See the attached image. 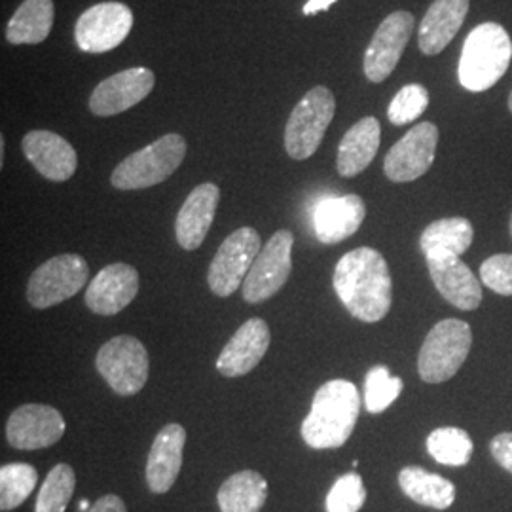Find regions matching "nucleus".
<instances>
[{
  "instance_id": "obj_1",
  "label": "nucleus",
  "mask_w": 512,
  "mask_h": 512,
  "mask_svg": "<svg viewBox=\"0 0 512 512\" xmlns=\"http://www.w3.org/2000/svg\"><path fill=\"white\" fill-rule=\"evenodd\" d=\"M334 291L346 310L363 323H378L391 310L393 283L384 255L359 247L342 256L334 268Z\"/></svg>"
},
{
  "instance_id": "obj_2",
  "label": "nucleus",
  "mask_w": 512,
  "mask_h": 512,
  "mask_svg": "<svg viewBox=\"0 0 512 512\" xmlns=\"http://www.w3.org/2000/svg\"><path fill=\"white\" fill-rule=\"evenodd\" d=\"M361 397L348 380H330L313 397L310 414L302 421L300 433L313 450L340 448L348 442L359 420Z\"/></svg>"
},
{
  "instance_id": "obj_3",
  "label": "nucleus",
  "mask_w": 512,
  "mask_h": 512,
  "mask_svg": "<svg viewBox=\"0 0 512 512\" xmlns=\"http://www.w3.org/2000/svg\"><path fill=\"white\" fill-rule=\"evenodd\" d=\"M512 59V40L499 23L475 27L463 44L459 59V84L469 92H486L507 73Z\"/></svg>"
},
{
  "instance_id": "obj_4",
  "label": "nucleus",
  "mask_w": 512,
  "mask_h": 512,
  "mask_svg": "<svg viewBox=\"0 0 512 512\" xmlns=\"http://www.w3.org/2000/svg\"><path fill=\"white\" fill-rule=\"evenodd\" d=\"M184 156L186 141L183 135L167 133L116 165L110 183L118 190H145L156 186L167 181L181 167Z\"/></svg>"
},
{
  "instance_id": "obj_5",
  "label": "nucleus",
  "mask_w": 512,
  "mask_h": 512,
  "mask_svg": "<svg viewBox=\"0 0 512 512\" xmlns=\"http://www.w3.org/2000/svg\"><path fill=\"white\" fill-rule=\"evenodd\" d=\"M473 346V330L461 319H442L429 330L418 355V372L425 384L454 378Z\"/></svg>"
},
{
  "instance_id": "obj_6",
  "label": "nucleus",
  "mask_w": 512,
  "mask_h": 512,
  "mask_svg": "<svg viewBox=\"0 0 512 512\" xmlns=\"http://www.w3.org/2000/svg\"><path fill=\"white\" fill-rule=\"evenodd\" d=\"M334 112L336 99L327 86H315L296 103L285 126V150L293 160H308L317 152Z\"/></svg>"
},
{
  "instance_id": "obj_7",
  "label": "nucleus",
  "mask_w": 512,
  "mask_h": 512,
  "mask_svg": "<svg viewBox=\"0 0 512 512\" xmlns=\"http://www.w3.org/2000/svg\"><path fill=\"white\" fill-rule=\"evenodd\" d=\"M95 368L116 395H137L148 382L147 348L135 336H114L97 351Z\"/></svg>"
},
{
  "instance_id": "obj_8",
  "label": "nucleus",
  "mask_w": 512,
  "mask_h": 512,
  "mask_svg": "<svg viewBox=\"0 0 512 512\" xmlns=\"http://www.w3.org/2000/svg\"><path fill=\"white\" fill-rule=\"evenodd\" d=\"M90 277V266L80 255H59L40 264L27 283V300L37 310H48L80 293Z\"/></svg>"
},
{
  "instance_id": "obj_9",
  "label": "nucleus",
  "mask_w": 512,
  "mask_h": 512,
  "mask_svg": "<svg viewBox=\"0 0 512 512\" xmlns=\"http://www.w3.org/2000/svg\"><path fill=\"white\" fill-rule=\"evenodd\" d=\"M262 238L251 226H243L222 241L215 258L211 260L207 283L217 296H230L243 287L256 256L262 251Z\"/></svg>"
},
{
  "instance_id": "obj_10",
  "label": "nucleus",
  "mask_w": 512,
  "mask_h": 512,
  "mask_svg": "<svg viewBox=\"0 0 512 512\" xmlns=\"http://www.w3.org/2000/svg\"><path fill=\"white\" fill-rule=\"evenodd\" d=\"M294 236L289 230L275 232L243 281L241 293L249 304H260L283 289L293 270Z\"/></svg>"
},
{
  "instance_id": "obj_11",
  "label": "nucleus",
  "mask_w": 512,
  "mask_h": 512,
  "mask_svg": "<svg viewBox=\"0 0 512 512\" xmlns=\"http://www.w3.org/2000/svg\"><path fill=\"white\" fill-rule=\"evenodd\" d=\"M133 12L124 2H99L74 25V40L86 54H105L118 48L131 33Z\"/></svg>"
},
{
  "instance_id": "obj_12",
  "label": "nucleus",
  "mask_w": 512,
  "mask_h": 512,
  "mask_svg": "<svg viewBox=\"0 0 512 512\" xmlns=\"http://www.w3.org/2000/svg\"><path fill=\"white\" fill-rule=\"evenodd\" d=\"M437 145L439 128L435 124L421 122L414 126L387 152L384 160L385 177L393 183L418 181L435 162Z\"/></svg>"
},
{
  "instance_id": "obj_13",
  "label": "nucleus",
  "mask_w": 512,
  "mask_h": 512,
  "mask_svg": "<svg viewBox=\"0 0 512 512\" xmlns=\"http://www.w3.org/2000/svg\"><path fill=\"white\" fill-rule=\"evenodd\" d=\"M416 19L410 12H393L380 23L365 52L366 78L374 84L384 82L399 65L406 44L414 33Z\"/></svg>"
},
{
  "instance_id": "obj_14",
  "label": "nucleus",
  "mask_w": 512,
  "mask_h": 512,
  "mask_svg": "<svg viewBox=\"0 0 512 512\" xmlns=\"http://www.w3.org/2000/svg\"><path fill=\"white\" fill-rule=\"evenodd\" d=\"M65 435V420L48 404H23L6 421V439L16 450L50 448Z\"/></svg>"
},
{
  "instance_id": "obj_15",
  "label": "nucleus",
  "mask_w": 512,
  "mask_h": 512,
  "mask_svg": "<svg viewBox=\"0 0 512 512\" xmlns=\"http://www.w3.org/2000/svg\"><path fill=\"white\" fill-rule=\"evenodd\" d=\"M156 76L147 67H133L105 78L90 95V110L95 116H116L133 109L150 95Z\"/></svg>"
},
{
  "instance_id": "obj_16",
  "label": "nucleus",
  "mask_w": 512,
  "mask_h": 512,
  "mask_svg": "<svg viewBox=\"0 0 512 512\" xmlns=\"http://www.w3.org/2000/svg\"><path fill=\"white\" fill-rule=\"evenodd\" d=\"M425 262L437 291L448 304L463 311H473L480 306V279L459 256L429 253L425 255Z\"/></svg>"
},
{
  "instance_id": "obj_17",
  "label": "nucleus",
  "mask_w": 512,
  "mask_h": 512,
  "mask_svg": "<svg viewBox=\"0 0 512 512\" xmlns=\"http://www.w3.org/2000/svg\"><path fill=\"white\" fill-rule=\"evenodd\" d=\"M139 293V272L126 262L105 266L86 289V306L103 317L126 310Z\"/></svg>"
},
{
  "instance_id": "obj_18",
  "label": "nucleus",
  "mask_w": 512,
  "mask_h": 512,
  "mask_svg": "<svg viewBox=\"0 0 512 512\" xmlns=\"http://www.w3.org/2000/svg\"><path fill=\"white\" fill-rule=\"evenodd\" d=\"M21 148L25 158L48 181L65 183L76 173V150L67 139H63L54 131H29L21 141Z\"/></svg>"
},
{
  "instance_id": "obj_19",
  "label": "nucleus",
  "mask_w": 512,
  "mask_h": 512,
  "mask_svg": "<svg viewBox=\"0 0 512 512\" xmlns=\"http://www.w3.org/2000/svg\"><path fill=\"white\" fill-rule=\"evenodd\" d=\"M270 340V327L264 319L253 317L245 321L220 351L217 370L226 378L249 374L264 359L270 348Z\"/></svg>"
},
{
  "instance_id": "obj_20",
  "label": "nucleus",
  "mask_w": 512,
  "mask_h": 512,
  "mask_svg": "<svg viewBox=\"0 0 512 512\" xmlns=\"http://www.w3.org/2000/svg\"><path fill=\"white\" fill-rule=\"evenodd\" d=\"M365 217L366 205L361 196H329L313 207V230L321 243L334 245L351 238Z\"/></svg>"
},
{
  "instance_id": "obj_21",
  "label": "nucleus",
  "mask_w": 512,
  "mask_h": 512,
  "mask_svg": "<svg viewBox=\"0 0 512 512\" xmlns=\"http://www.w3.org/2000/svg\"><path fill=\"white\" fill-rule=\"evenodd\" d=\"M186 429L179 423H169L156 435L147 459V484L152 494H167L183 467Z\"/></svg>"
},
{
  "instance_id": "obj_22",
  "label": "nucleus",
  "mask_w": 512,
  "mask_h": 512,
  "mask_svg": "<svg viewBox=\"0 0 512 512\" xmlns=\"http://www.w3.org/2000/svg\"><path fill=\"white\" fill-rule=\"evenodd\" d=\"M219 200V186L213 183L198 184L184 200L175 220V236L184 251H196L205 241L217 215Z\"/></svg>"
},
{
  "instance_id": "obj_23",
  "label": "nucleus",
  "mask_w": 512,
  "mask_h": 512,
  "mask_svg": "<svg viewBox=\"0 0 512 512\" xmlns=\"http://www.w3.org/2000/svg\"><path fill=\"white\" fill-rule=\"evenodd\" d=\"M469 12V0H435L423 16L418 44L425 55H437L458 35Z\"/></svg>"
},
{
  "instance_id": "obj_24",
  "label": "nucleus",
  "mask_w": 512,
  "mask_h": 512,
  "mask_svg": "<svg viewBox=\"0 0 512 512\" xmlns=\"http://www.w3.org/2000/svg\"><path fill=\"white\" fill-rule=\"evenodd\" d=\"M380 139H382V128L374 116H366L357 124H353L338 147V156H336L338 173L346 179L363 173L376 158Z\"/></svg>"
},
{
  "instance_id": "obj_25",
  "label": "nucleus",
  "mask_w": 512,
  "mask_h": 512,
  "mask_svg": "<svg viewBox=\"0 0 512 512\" xmlns=\"http://www.w3.org/2000/svg\"><path fill=\"white\" fill-rule=\"evenodd\" d=\"M399 486L414 503L437 511L450 509L456 501V486L444 476L429 473L418 465L404 467L399 473Z\"/></svg>"
},
{
  "instance_id": "obj_26",
  "label": "nucleus",
  "mask_w": 512,
  "mask_h": 512,
  "mask_svg": "<svg viewBox=\"0 0 512 512\" xmlns=\"http://www.w3.org/2000/svg\"><path fill=\"white\" fill-rule=\"evenodd\" d=\"M54 0H23L8 21L6 40L14 46L40 44L50 37L54 27Z\"/></svg>"
},
{
  "instance_id": "obj_27",
  "label": "nucleus",
  "mask_w": 512,
  "mask_h": 512,
  "mask_svg": "<svg viewBox=\"0 0 512 512\" xmlns=\"http://www.w3.org/2000/svg\"><path fill=\"white\" fill-rule=\"evenodd\" d=\"M268 499V482L256 471H239L224 480L217 501L220 512H258Z\"/></svg>"
},
{
  "instance_id": "obj_28",
  "label": "nucleus",
  "mask_w": 512,
  "mask_h": 512,
  "mask_svg": "<svg viewBox=\"0 0 512 512\" xmlns=\"http://www.w3.org/2000/svg\"><path fill=\"white\" fill-rule=\"evenodd\" d=\"M475 238V228L471 220L463 217H450L431 222L420 238L423 255L429 253H448V255H465Z\"/></svg>"
},
{
  "instance_id": "obj_29",
  "label": "nucleus",
  "mask_w": 512,
  "mask_h": 512,
  "mask_svg": "<svg viewBox=\"0 0 512 512\" xmlns=\"http://www.w3.org/2000/svg\"><path fill=\"white\" fill-rule=\"evenodd\" d=\"M475 450L473 439L459 427H439L427 437V452L440 465L463 467Z\"/></svg>"
},
{
  "instance_id": "obj_30",
  "label": "nucleus",
  "mask_w": 512,
  "mask_h": 512,
  "mask_svg": "<svg viewBox=\"0 0 512 512\" xmlns=\"http://www.w3.org/2000/svg\"><path fill=\"white\" fill-rule=\"evenodd\" d=\"M37 469L29 463H8L0 467V511L18 509L37 488Z\"/></svg>"
},
{
  "instance_id": "obj_31",
  "label": "nucleus",
  "mask_w": 512,
  "mask_h": 512,
  "mask_svg": "<svg viewBox=\"0 0 512 512\" xmlns=\"http://www.w3.org/2000/svg\"><path fill=\"white\" fill-rule=\"evenodd\" d=\"M76 488V475L67 463H57L42 482L35 512H65Z\"/></svg>"
},
{
  "instance_id": "obj_32",
  "label": "nucleus",
  "mask_w": 512,
  "mask_h": 512,
  "mask_svg": "<svg viewBox=\"0 0 512 512\" xmlns=\"http://www.w3.org/2000/svg\"><path fill=\"white\" fill-rule=\"evenodd\" d=\"M403 380L391 376L387 366H374L365 378V406L370 414H382L399 399Z\"/></svg>"
},
{
  "instance_id": "obj_33",
  "label": "nucleus",
  "mask_w": 512,
  "mask_h": 512,
  "mask_svg": "<svg viewBox=\"0 0 512 512\" xmlns=\"http://www.w3.org/2000/svg\"><path fill=\"white\" fill-rule=\"evenodd\" d=\"M429 105V92L421 84H408L391 99L387 118L393 126H404L418 120Z\"/></svg>"
},
{
  "instance_id": "obj_34",
  "label": "nucleus",
  "mask_w": 512,
  "mask_h": 512,
  "mask_svg": "<svg viewBox=\"0 0 512 512\" xmlns=\"http://www.w3.org/2000/svg\"><path fill=\"white\" fill-rule=\"evenodd\" d=\"M366 501L363 478L357 473L340 476L327 495V512H359Z\"/></svg>"
},
{
  "instance_id": "obj_35",
  "label": "nucleus",
  "mask_w": 512,
  "mask_h": 512,
  "mask_svg": "<svg viewBox=\"0 0 512 512\" xmlns=\"http://www.w3.org/2000/svg\"><path fill=\"white\" fill-rule=\"evenodd\" d=\"M480 281L501 296H512V255H494L480 266Z\"/></svg>"
},
{
  "instance_id": "obj_36",
  "label": "nucleus",
  "mask_w": 512,
  "mask_h": 512,
  "mask_svg": "<svg viewBox=\"0 0 512 512\" xmlns=\"http://www.w3.org/2000/svg\"><path fill=\"white\" fill-rule=\"evenodd\" d=\"M490 452L495 461L512 473V433H501L490 442Z\"/></svg>"
},
{
  "instance_id": "obj_37",
  "label": "nucleus",
  "mask_w": 512,
  "mask_h": 512,
  "mask_svg": "<svg viewBox=\"0 0 512 512\" xmlns=\"http://www.w3.org/2000/svg\"><path fill=\"white\" fill-rule=\"evenodd\" d=\"M88 512H128L126 503L118 495H103Z\"/></svg>"
},
{
  "instance_id": "obj_38",
  "label": "nucleus",
  "mask_w": 512,
  "mask_h": 512,
  "mask_svg": "<svg viewBox=\"0 0 512 512\" xmlns=\"http://www.w3.org/2000/svg\"><path fill=\"white\" fill-rule=\"evenodd\" d=\"M334 2H338V0H308V2L304 4V8H302V14H304V16H315V14H319V12L329 10Z\"/></svg>"
},
{
  "instance_id": "obj_39",
  "label": "nucleus",
  "mask_w": 512,
  "mask_h": 512,
  "mask_svg": "<svg viewBox=\"0 0 512 512\" xmlns=\"http://www.w3.org/2000/svg\"><path fill=\"white\" fill-rule=\"evenodd\" d=\"M0 164H4V137H0Z\"/></svg>"
},
{
  "instance_id": "obj_40",
  "label": "nucleus",
  "mask_w": 512,
  "mask_h": 512,
  "mask_svg": "<svg viewBox=\"0 0 512 512\" xmlns=\"http://www.w3.org/2000/svg\"><path fill=\"white\" fill-rule=\"evenodd\" d=\"M88 505H90L88 501H82V503H80V511H88Z\"/></svg>"
},
{
  "instance_id": "obj_41",
  "label": "nucleus",
  "mask_w": 512,
  "mask_h": 512,
  "mask_svg": "<svg viewBox=\"0 0 512 512\" xmlns=\"http://www.w3.org/2000/svg\"><path fill=\"white\" fill-rule=\"evenodd\" d=\"M509 110H511V114H512V93H511V97H509Z\"/></svg>"
},
{
  "instance_id": "obj_42",
  "label": "nucleus",
  "mask_w": 512,
  "mask_h": 512,
  "mask_svg": "<svg viewBox=\"0 0 512 512\" xmlns=\"http://www.w3.org/2000/svg\"><path fill=\"white\" fill-rule=\"evenodd\" d=\"M509 230H511V238H512V215H511V224H509Z\"/></svg>"
}]
</instances>
